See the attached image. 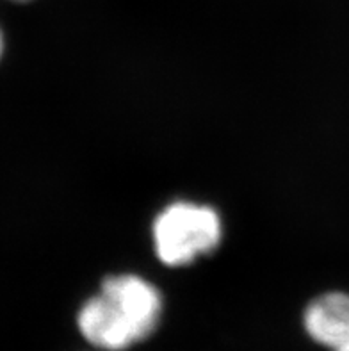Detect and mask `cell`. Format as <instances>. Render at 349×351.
<instances>
[{
    "label": "cell",
    "mask_w": 349,
    "mask_h": 351,
    "mask_svg": "<svg viewBox=\"0 0 349 351\" xmlns=\"http://www.w3.org/2000/svg\"><path fill=\"white\" fill-rule=\"evenodd\" d=\"M4 53V36H2V31H0V58Z\"/></svg>",
    "instance_id": "5b68a950"
},
{
    "label": "cell",
    "mask_w": 349,
    "mask_h": 351,
    "mask_svg": "<svg viewBox=\"0 0 349 351\" xmlns=\"http://www.w3.org/2000/svg\"><path fill=\"white\" fill-rule=\"evenodd\" d=\"M14 2H23V0H14Z\"/></svg>",
    "instance_id": "8992f818"
},
{
    "label": "cell",
    "mask_w": 349,
    "mask_h": 351,
    "mask_svg": "<svg viewBox=\"0 0 349 351\" xmlns=\"http://www.w3.org/2000/svg\"><path fill=\"white\" fill-rule=\"evenodd\" d=\"M332 351H349V341H348V343L341 344V346H337L335 350H332Z\"/></svg>",
    "instance_id": "277c9868"
},
{
    "label": "cell",
    "mask_w": 349,
    "mask_h": 351,
    "mask_svg": "<svg viewBox=\"0 0 349 351\" xmlns=\"http://www.w3.org/2000/svg\"><path fill=\"white\" fill-rule=\"evenodd\" d=\"M303 326L314 343L335 350L349 341V294L324 293L306 305Z\"/></svg>",
    "instance_id": "3957f363"
},
{
    "label": "cell",
    "mask_w": 349,
    "mask_h": 351,
    "mask_svg": "<svg viewBox=\"0 0 349 351\" xmlns=\"http://www.w3.org/2000/svg\"><path fill=\"white\" fill-rule=\"evenodd\" d=\"M163 294L143 276L119 273L104 278L77 314V328L91 346L125 351L154 334L163 317Z\"/></svg>",
    "instance_id": "6da1fadb"
},
{
    "label": "cell",
    "mask_w": 349,
    "mask_h": 351,
    "mask_svg": "<svg viewBox=\"0 0 349 351\" xmlns=\"http://www.w3.org/2000/svg\"><path fill=\"white\" fill-rule=\"evenodd\" d=\"M223 239V219L214 207L189 200L166 205L152 223V243L160 263L169 267L193 264L213 254Z\"/></svg>",
    "instance_id": "7a4b0ae2"
}]
</instances>
